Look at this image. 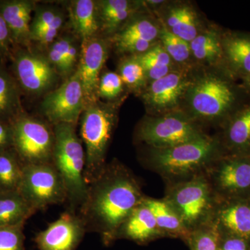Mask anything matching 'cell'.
<instances>
[{
    "label": "cell",
    "mask_w": 250,
    "mask_h": 250,
    "mask_svg": "<svg viewBox=\"0 0 250 250\" xmlns=\"http://www.w3.org/2000/svg\"><path fill=\"white\" fill-rule=\"evenodd\" d=\"M219 187L228 191H238L250 187V163L236 160L223 163L217 172Z\"/></svg>",
    "instance_id": "21"
},
{
    "label": "cell",
    "mask_w": 250,
    "mask_h": 250,
    "mask_svg": "<svg viewBox=\"0 0 250 250\" xmlns=\"http://www.w3.org/2000/svg\"><path fill=\"white\" fill-rule=\"evenodd\" d=\"M167 25L172 34L187 42H191L197 36L195 14L187 6H179L171 10Z\"/></svg>",
    "instance_id": "25"
},
{
    "label": "cell",
    "mask_w": 250,
    "mask_h": 250,
    "mask_svg": "<svg viewBox=\"0 0 250 250\" xmlns=\"http://www.w3.org/2000/svg\"><path fill=\"white\" fill-rule=\"evenodd\" d=\"M189 238L192 250H220V235L215 228L200 229Z\"/></svg>",
    "instance_id": "32"
},
{
    "label": "cell",
    "mask_w": 250,
    "mask_h": 250,
    "mask_svg": "<svg viewBox=\"0 0 250 250\" xmlns=\"http://www.w3.org/2000/svg\"><path fill=\"white\" fill-rule=\"evenodd\" d=\"M108 58L105 41L96 36L82 41L77 72L83 85L87 104L96 103L100 74Z\"/></svg>",
    "instance_id": "13"
},
{
    "label": "cell",
    "mask_w": 250,
    "mask_h": 250,
    "mask_svg": "<svg viewBox=\"0 0 250 250\" xmlns=\"http://www.w3.org/2000/svg\"><path fill=\"white\" fill-rule=\"evenodd\" d=\"M87 232L78 213L67 210L34 238L38 250H77Z\"/></svg>",
    "instance_id": "12"
},
{
    "label": "cell",
    "mask_w": 250,
    "mask_h": 250,
    "mask_svg": "<svg viewBox=\"0 0 250 250\" xmlns=\"http://www.w3.org/2000/svg\"><path fill=\"white\" fill-rule=\"evenodd\" d=\"M10 59L11 74L21 92L39 95L52 89L57 81V72L45 56L29 47H14Z\"/></svg>",
    "instance_id": "7"
},
{
    "label": "cell",
    "mask_w": 250,
    "mask_h": 250,
    "mask_svg": "<svg viewBox=\"0 0 250 250\" xmlns=\"http://www.w3.org/2000/svg\"><path fill=\"white\" fill-rule=\"evenodd\" d=\"M12 123L14 149L23 166L52 164L54 132L45 121L22 113Z\"/></svg>",
    "instance_id": "4"
},
{
    "label": "cell",
    "mask_w": 250,
    "mask_h": 250,
    "mask_svg": "<svg viewBox=\"0 0 250 250\" xmlns=\"http://www.w3.org/2000/svg\"><path fill=\"white\" fill-rule=\"evenodd\" d=\"M220 223L237 237L250 238V205L238 203L229 206L220 211Z\"/></svg>",
    "instance_id": "22"
},
{
    "label": "cell",
    "mask_w": 250,
    "mask_h": 250,
    "mask_svg": "<svg viewBox=\"0 0 250 250\" xmlns=\"http://www.w3.org/2000/svg\"><path fill=\"white\" fill-rule=\"evenodd\" d=\"M248 83H249V85H250V76L248 77Z\"/></svg>",
    "instance_id": "46"
},
{
    "label": "cell",
    "mask_w": 250,
    "mask_h": 250,
    "mask_svg": "<svg viewBox=\"0 0 250 250\" xmlns=\"http://www.w3.org/2000/svg\"><path fill=\"white\" fill-rule=\"evenodd\" d=\"M36 9L29 0H0V15L11 34L14 47H29L31 14Z\"/></svg>",
    "instance_id": "14"
},
{
    "label": "cell",
    "mask_w": 250,
    "mask_h": 250,
    "mask_svg": "<svg viewBox=\"0 0 250 250\" xmlns=\"http://www.w3.org/2000/svg\"><path fill=\"white\" fill-rule=\"evenodd\" d=\"M118 47L124 52H131V53H146L151 48V44L152 42L141 40V39H129L121 41H117Z\"/></svg>",
    "instance_id": "41"
},
{
    "label": "cell",
    "mask_w": 250,
    "mask_h": 250,
    "mask_svg": "<svg viewBox=\"0 0 250 250\" xmlns=\"http://www.w3.org/2000/svg\"><path fill=\"white\" fill-rule=\"evenodd\" d=\"M187 85V81L182 75L169 73L152 82L145 98L154 108L162 109L172 107L179 103Z\"/></svg>",
    "instance_id": "16"
},
{
    "label": "cell",
    "mask_w": 250,
    "mask_h": 250,
    "mask_svg": "<svg viewBox=\"0 0 250 250\" xmlns=\"http://www.w3.org/2000/svg\"><path fill=\"white\" fill-rule=\"evenodd\" d=\"M234 100L231 86L216 77L200 79L190 90V104L192 111L202 118L223 116L231 107Z\"/></svg>",
    "instance_id": "10"
},
{
    "label": "cell",
    "mask_w": 250,
    "mask_h": 250,
    "mask_svg": "<svg viewBox=\"0 0 250 250\" xmlns=\"http://www.w3.org/2000/svg\"><path fill=\"white\" fill-rule=\"evenodd\" d=\"M191 53L200 61L214 62L222 53V46L214 33H205L197 35L190 42Z\"/></svg>",
    "instance_id": "26"
},
{
    "label": "cell",
    "mask_w": 250,
    "mask_h": 250,
    "mask_svg": "<svg viewBox=\"0 0 250 250\" xmlns=\"http://www.w3.org/2000/svg\"><path fill=\"white\" fill-rule=\"evenodd\" d=\"M80 136L85 146L84 179L87 186L106 167V154L116 125L114 111L96 103L88 104L80 117Z\"/></svg>",
    "instance_id": "3"
},
{
    "label": "cell",
    "mask_w": 250,
    "mask_h": 250,
    "mask_svg": "<svg viewBox=\"0 0 250 250\" xmlns=\"http://www.w3.org/2000/svg\"><path fill=\"white\" fill-rule=\"evenodd\" d=\"M131 11H132V8L101 18L104 27L108 30H113V29H116L118 26L127 19L130 14H131Z\"/></svg>",
    "instance_id": "44"
},
{
    "label": "cell",
    "mask_w": 250,
    "mask_h": 250,
    "mask_svg": "<svg viewBox=\"0 0 250 250\" xmlns=\"http://www.w3.org/2000/svg\"><path fill=\"white\" fill-rule=\"evenodd\" d=\"M223 48L233 68L250 76V36H229L225 39Z\"/></svg>",
    "instance_id": "24"
},
{
    "label": "cell",
    "mask_w": 250,
    "mask_h": 250,
    "mask_svg": "<svg viewBox=\"0 0 250 250\" xmlns=\"http://www.w3.org/2000/svg\"><path fill=\"white\" fill-rule=\"evenodd\" d=\"M143 202L152 212L161 233L184 238H190L188 229L168 202L147 198H143Z\"/></svg>",
    "instance_id": "19"
},
{
    "label": "cell",
    "mask_w": 250,
    "mask_h": 250,
    "mask_svg": "<svg viewBox=\"0 0 250 250\" xmlns=\"http://www.w3.org/2000/svg\"><path fill=\"white\" fill-rule=\"evenodd\" d=\"M123 80L119 74L108 72L100 77L98 87V97L104 99H113L118 97L123 90Z\"/></svg>",
    "instance_id": "34"
},
{
    "label": "cell",
    "mask_w": 250,
    "mask_h": 250,
    "mask_svg": "<svg viewBox=\"0 0 250 250\" xmlns=\"http://www.w3.org/2000/svg\"><path fill=\"white\" fill-rule=\"evenodd\" d=\"M35 15L31 23V35L36 31L49 27L61 12L52 8H36Z\"/></svg>",
    "instance_id": "36"
},
{
    "label": "cell",
    "mask_w": 250,
    "mask_h": 250,
    "mask_svg": "<svg viewBox=\"0 0 250 250\" xmlns=\"http://www.w3.org/2000/svg\"><path fill=\"white\" fill-rule=\"evenodd\" d=\"M63 22V15L60 13L54 22L49 27L31 34V42L36 41L42 45H50L52 42L57 40V36L62 27Z\"/></svg>",
    "instance_id": "35"
},
{
    "label": "cell",
    "mask_w": 250,
    "mask_h": 250,
    "mask_svg": "<svg viewBox=\"0 0 250 250\" xmlns=\"http://www.w3.org/2000/svg\"><path fill=\"white\" fill-rule=\"evenodd\" d=\"M159 30L154 24L148 20H137L131 22L122 31L117 41L141 39L152 42L157 37Z\"/></svg>",
    "instance_id": "28"
},
{
    "label": "cell",
    "mask_w": 250,
    "mask_h": 250,
    "mask_svg": "<svg viewBox=\"0 0 250 250\" xmlns=\"http://www.w3.org/2000/svg\"><path fill=\"white\" fill-rule=\"evenodd\" d=\"M136 58L139 61L144 68L146 77L150 78L153 82L163 78L169 74L170 66L161 65L149 59L145 58L142 55L136 56Z\"/></svg>",
    "instance_id": "37"
},
{
    "label": "cell",
    "mask_w": 250,
    "mask_h": 250,
    "mask_svg": "<svg viewBox=\"0 0 250 250\" xmlns=\"http://www.w3.org/2000/svg\"><path fill=\"white\" fill-rule=\"evenodd\" d=\"M52 164L62 177L67 193V210L77 213L86 197L88 186L84 179L85 153L77 136L76 126L54 125Z\"/></svg>",
    "instance_id": "2"
},
{
    "label": "cell",
    "mask_w": 250,
    "mask_h": 250,
    "mask_svg": "<svg viewBox=\"0 0 250 250\" xmlns=\"http://www.w3.org/2000/svg\"><path fill=\"white\" fill-rule=\"evenodd\" d=\"M23 165L14 148L0 153V192H19Z\"/></svg>",
    "instance_id": "23"
},
{
    "label": "cell",
    "mask_w": 250,
    "mask_h": 250,
    "mask_svg": "<svg viewBox=\"0 0 250 250\" xmlns=\"http://www.w3.org/2000/svg\"><path fill=\"white\" fill-rule=\"evenodd\" d=\"M161 233L152 212L143 199L121 225L116 238H126L138 243H145Z\"/></svg>",
    "instance_id": "15"
},
{
    "label": "cell",
    "mask_w": 250,
    "mask_h": 250,
    "mask_svg": "<svg viewBox=\"0 0 250 250\" xmlns=\"http://www.w3.org/2000/svg\"><path fill=\"white\" fill-rule=\"evenodd\" d=\"M24 224L0 228V250L24 249Z\"/></svg>",
    "instance_id": "33"
},
{
    "label": "cell",
    "mask_w": 250,
    "mask_h": 250,
    "mask_svg": "<svg viewBox=\"0 0 250 250\" xmlns=\"http://www.w3.org/2000/svg\"><path fill=\"white\" fill-rule=\"evenodd\" d=\"M69 14L72 27L82 41L95 37L100 28L98 5L95 1H72L69 7Z\"/></svg>",
    "instance_id": "17"
},
{
    "label": "cell",
    "mask_w": 250,
    "mask_h": 250,
    "mask_svg": "<svg viewBox=\"0 0 250 250\" xmlns=\"http://www.w3.org/2000/svg\"><path fill=\"white\" fill-rule=\"evenodd\" d=\"M83 85L77 71L57 89L45 95L41 110L49 123L75 125L86 106Z\"/></svg>",
    "instance_id": "8"
},
{
    "label": "cell",
    "mask_w": 250,
    "mask_h": 250,
    "mask_svg": "<svg viewBox=\"0 0 250 250\" xmlns=\"http://www.w3.org/2000/svg\"><path fill=\"white\" fill-rule=\"evenodd\" d=\"M80 51L81 46L80 47L77 45L76 41L74 39L65 57L67 77L70 75L76 67L77 63L80 61Z\"/></svg>",
    "instance_id": "43"
},
{
    "label": "cell",
    "mask_w": 250,
    "mask_h": 250,
    "mask_svg": "<svg viewBox=\"0 0 250 250\" xmlns=\"http://www.w3.org/2000/svg\"><path fill=\"white\" fill-rule=\"evenodd\" d=\"M14 148V131L11 122L0 119V153Z\"/></svg>",
    "instance_id": "40"
},
{
    "label": "cell",
    "mask_w": 250,
    "mask_h": 250,
    "mask_svg": "<svg viewBox=\"0 0 250 250\" xmlns=\"http://www.w3.org/2000/svg\"><path fill=\"white\" fill-rule=\"evenodd\" d=\"M220 250H248V247L243 238L231 237L220 243Z\"/></svg>",
    "instance_id": "45"
},
{
    "label": "cell",
    "mask_w": 250,
    "mask_h": 250,
    "mask_svg": "<svg viewBox=\"0 0 250 250\" xmlns=\"http://www.w3.org/2000/svg\"><path fill=\"white\" fill-rule=\"evenodd\" d=\"M19 192L36 213L67 201L63 182L52 164L23 166Z\"/></svg>",
    "instance_id": "5"
},
{
    "label": "cell",
    "mask_w": 250,
    "mask_h": 250,
    "mask_svg": "<svg viewBox=\"0 0 250 250\" xmlns=\"http://www.w3.org/2000/svg\"><path fill=\"white\" fill-rule=\"evenodd\" d=\"M0 63V119L12 122L24 113L21 88L11 72Z\"/></svg>",
    "instance_id": "18"
},
{
    "label": "cell",
    "mask_w": 250,
    "mask_h": 250,
    "mask_svg": "<svg viewBox=\"0 0 250 250\" xmlns=\"http://www.w3.org/2000/svg\"><path fill=\"white\" fill-rule=\"evenodd\" d=\"M11 34L6 22L0 15V62L10 59L14 49Z\"/></svg>",
    "instance_id": "38"
},
{
    "label": "cell",
    "mask_w": 250,
    "mask_h": 250,
    "mask_svg": "<svg viewBox=\"0 0 250 250\" xmlns=\"http://www.w3.org/2000/svg\"><path fill=\"white\" fill-rule=\"evenodd\" d=\"M73 39V38L70 36H62L49 45L46 57L57 74L62 76L67 77L65 70V54Z\"/></svg>",
    "instance_id": "30"
},
{
    "label": "cell",
    "mask_w": 250,
    "mask_h": 250,
    "mask_svg": "<svg viewBox=\"0 0 250 250\" xmlns=\"http://www.w3.org/2000/svg\"><path fill=\"white\" fill-rule=\"evenodd\" d=\"M119 70V75L123 83L130 88H139L144 83L146 77V72L136 57L127 59L122 62Z\"/></svg>",
    "instance_id": "31"
},
{
    "label": "cell",
    "mask_w": 250,
    "mask_h": 250,
    "mask_svg": "<svg viewBox=\"0 0 250 250\" xmlns=\"http://www.w3.org/2000/svg\"><path fill=\"white\" fill-rule=\"evenodd\" d=\"M228 137L233 147L245 148L250 146V106L235 117L229 127Z\"/></svg>",
    "instance_id": "27"
},
{
    "label": "cell",
    "mask_w": 250,
    "mask_h": 250,
    "mask_svg": "<svg viewBox=\"0 0 250 250\" xmlns=\"http://www.w3.org/2000/svg\"><path fill=\"white\" fill-rule=\"evenodd\" d=\"M210 192L208 182L200 177L174 188L167 202L177 210L188 229L200 222L208 213L210 207Z\"/></svg>",
    "instance_id": "11"
},
{
    "label": "cell",
    "mask_w": 250,
    "mask_h": 250,
    "mask_svg": "<svg viewBox=\"0 0 250 250\" xmlns=\"http://www.w3.org/2000/svg\"><path fill=\"white\" fill-rule=\"evenodd\" d=\"M138 136L155 149L174 147L204 136L190 121L174 115L145 120L140 125Z\"/></svg>",
    "instance_id": "9"
},
{
    "label": "cell",
    "mask_w": 250,
    "mask_h": 250,
    "mask_svg": "<svg viewBox=\"0 0 250 250\" xmlns=\"http://www.w3.org/2000/svg\"><path fill=\"white\" fill-rule=\"evenodd\" d=\"M97 5L100 19L131 8V3L126 0H106L100 1Z\"/></svg>",
    "instance_id": "39"
},
{
    "label": "cell",
    "mask_w": 250,
    "mask_h": 250,
    "mask_svg": "<svg viewBox=\"0 0 250 250\" xmlns=\"http://www.w3.org/2000/svg\"><path fill=\"white\" fill-rule=\"evenodd\" d=\"M143 199L137 181L123 166L106 165L88 186L86 197L78 214L87 232L98 233L104 244L116 239V233Z\"/></svg>",
    "instance_id": "1"
},
{
    "label": "cell",
    "mask_w": 250,
    "mask_h": 250,
    "mask_svg": "<svg viewBox=\"0 0 250 250\" xmlns=\"http://www.w3.org/2000/svg\"><path fill=\"white\" fill-rule=\"evenodd\" d=\"M145 58L149 59L152 62H157L161 65L170 66L171 57L166 52V49L161 45H156L147 51L146 53L141 54Z\"/></svg>",
    "instance_id": "42"
},
{
    "label": "cell",
    "mask_w": 250,
    "mask_h": 250,
    "mask_svg": "<svg viewBox=\"0 0 250 250\" xmlns=\"http://www.w3.org/2000/svg\"><path fill=\"white\" fill-rule=\"evenodd\" d=\"M35 213L19 192H0V228L25 224Z\"/></svg>",
    "instance_id": "20"
},
{
    "label": "cell",
    "mask_w": 250,
    "mask_h": 250,
    "mask_svg": "<svg viewBox=\"0 0 250 250\" xmlns=\"http://www.w3.org/2000/svg\"><path fill=\"white\" fill-rule=\"evenodd\" d=\"M161 38L164 48L171 59L177 62H184L189 58L191 53L190 42L174 35L166 28L161 31Z\"/></svg>",
    "instance_id": "29"
},
{
    "label": "cell",
    "mask_w": 250,
    "mask_h": 250,
    "mask_svg": "<svg viewBox=\"0 0 250 250\" xmlns=\"http://www.w3.org/2000/svg\"><path fill=\"white\" fill-rule=\"evenodd\" d=\"M214 141L203 137L174 147L156 149L152 164L156 170L167 177L188 175L206 165L215 152Z\"/></svg>",
    "instance_id": "6"
}]
</instances>
